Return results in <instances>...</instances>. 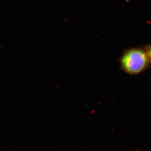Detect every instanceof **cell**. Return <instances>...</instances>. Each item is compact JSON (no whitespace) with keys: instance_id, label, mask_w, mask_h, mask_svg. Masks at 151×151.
Returning <instances> with one entry per match:
<instances>
[{"instance_id":"2","label":"cell","mask_w":151,"mask_h":151,"mask_svg":"<svg viewBox=\"0 0 151 151\" xmlns=\"http://www.w3.org/2000/svg\"><path fill=\"white\" fill-rule=\"evenodd\" d=\"M144 48H145L146 51L147 52L149 59L150 60V63H151V44L146 46Z\"/></svg>"},{"instance_id":"1","label":"cell","mask_w":151,"mask_h":151,"mask_svg":"<svg viewBox=\"0 0 151 151\" xmlns=\"http://www.w3.org/2000/svg\"><path fill=\"white\" fill-rule=\"evenodd\" d=\"M119 60L121 70L130 75L143 73L150 64L145 49L139 47L125 50Z\"/></svg>"}]
</instances>
